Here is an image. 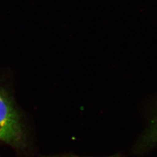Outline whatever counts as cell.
Masks as SVG:
<instances>
[{
	"instance_id": "3957f363",
	"label": "cell",
	"mask_w": 157,
	"mask_h": 157,
	"mask_svg": "<svg viewBox=\"0 0 157 157\" xmlns=\"http://www.w3.org/2000/svg\"><path fill=\"white\" fill-rule=\"evenodd\" d=\"M52 157H79V156H52Z\"/></svg>"
},
{
	"instance_id": "7a4b0ae2",
	"label": "cell",
	"mask_w": 157,
	"mask_h": 157,
	"mask_svg": "<svg viewBox=\"0 0 157 157\" xmlns=\"http://www.w3.org/2000/svg\"><path fill=\"white\" fill-rule=\"evenodd\" d=\"M144 142L152 145L157 143V119L153 122L144 136Z\"/></svg>"
},
{
	"instance_id": "6da1fadb",
	"label": "cell",
	"mask_w": 157,
	"mask_h": 157,
	"mask_svg": "<svg viewBox=\"0 0 157 157\" xmlns=\"http://www.w3.org/2000/svg\"><path fill=\"white\" fill-rule=\"evenodd\" d=\"M0 141L20 147L25 135L20 116L9 95L0 87Z\"/></svg>"
}]
</instances>
